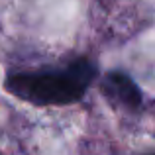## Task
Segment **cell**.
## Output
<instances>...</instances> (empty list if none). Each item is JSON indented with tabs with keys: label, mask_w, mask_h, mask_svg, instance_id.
<instances>
[{
	"label": "cell",
	"mask_w": 155,
	"mask_h": 155,
	"mask_svg": "<svg viewBox=\"0 0 155 155\" xmlns=\"http://www.w3.org/2000/svg\"><path fill=\"white\" fill-rule=\"evenodd\" d=\"M100 88H102L106 98L118 106H124L130 110H136L141 106V91L124 73H108Z\"/></svg>",
	"instance_id": "obj_2"
},
{
	"label": "cell",
	"mask_w": 155,
	"mask_h": 155,
	"mask_svg": "<svg viewBox=\"0 0 155 155\" xmlns=\"http://www.w3.org/2000/svg\"><path fill=\"white\" fill-rule=\"evenodd\" d=\"M96 77V67L88 59H77L65 71L55 73H20L8 77L6 91L26 102L38 106L71 104L81 100L91 81Z\"/></svg>",
	"instance_id": "obj_1"
}]
</instances>
